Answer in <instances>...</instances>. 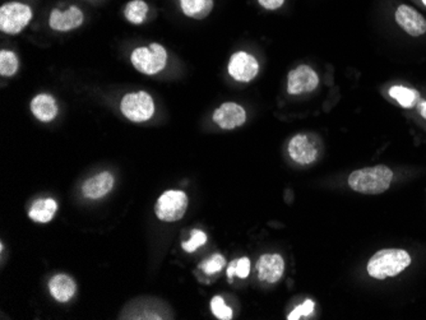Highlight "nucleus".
I'll return each instance as SVG.
<instances>
[{
	"instance_id": "5",
	"label": "nucleus",
	"mask_w": 426,
	"mask_h": 320,
	"mask_svg": "<svg viewBox=\"0 0 426 320\" xmlns=\"http://www.w3.org/2000/svg\"><path fill=\"white\" fill-rule=\"evenodd\" d=\"M32 20V9L20 1L7 3L0 8V30L8 35H18Z\"/></svg>"
},
{
	"instance_id": "17",
	"label": "nucleus",
	"mask_w": 426,
	"mask_h": 320,
	"mask_svg": "<svg viewBox=\"0 0 426 320\" xmlns=\"http://www.w3.org/2000/svg\"><path fill=\"white\" fill-rule=\"evenodd\" d=\"M58 209V204L54 199H39L33 203L28 212V216L35 223H47L53 220L54 215Z\"/></svg>"
},
{
	"instance_id": "11",
	"label": "nucleus",
	"mask_w": 426,
	"mask_h": 320,
	"mask_svg": "<svg viewBox=\"0 0 426 320\" xmlns=\"http://www.w3.org/2000/svg\"><path fill=\"white\" fill-rule=\"evenodd\" d=\"M289 153L291 158L300 165L314 162L318 156V148L314 141L307 134H297L290 141Z\"/></svg>"
},
{
	"instance_id": "1",
	"label": "nucleus",
	"mask_w": 426,
	"mask_h": 320,
	"mask_svg": "<svg viewBox=\"0 0 426 320\" xmlns=\"http://www.w3.org/2000/svg\"><path fill=\"white\" fill-rule=\"evenodd\" d=\"M394 172L387 166H374L354 171L348 177L351 189L362 194H381L389 188Z\"/></svg>"
},
{
	"instance_id": "22",
	"label": "nucleus",
	"mask_w": 426,
	"mask_h": 320,
	"mask_svg": "<svg viewBox=\"0 0 426 320\" xmlns=\"http://www.w3.org/2000/svg\"><path fill=\"white\" fill-rule=\"evenodd\" d=\"M211 309H212V313L215 314V316L221 320H229L232 318V310L231 307H227L225 304L223 297L221 296H216L213 297L211 301Z\"/></svg>"
},
{
	"instance_id": "9",
	"label": "nucleus",
	"mask_w": 426,
	"mask_h": 320,
	"mask_svg": "<svg viewBox=\"0 0 426 320\" xmlns=\"http://www.w3.org/2000/svg\"><path fill=\"white\" fill-rule=\"evenodd\" d=\"M398 26L410 36L418 37L426 32V20L421 14L410 6L402 4L397 8L394 14Z\"/></svg>"
},
{
	"instance_id": "28",
	"label": "nucleus",
	"mask_w": 426,
	"mask_h": 320,
	"mask_svg": "<svg viewBox=\"0 0 426 320\" xmlns=\"http://www.w3.org/2000/svg\"><path fill=\"white\" fill-rule=\"evenodd\" d=\"M236 271V261H231L230 263L229 268H227V277L230 278V282L232 280V277L235 275Z\"/></svg>"
},
{
	"instance_id": "10",
	"label": "nucleus",
	"mask_w": 426,
	"mask_h": 320,
	"mask_svg": "<svg viewBox=\"0 0 426 320\" xmlns=\"http://www.w3.org/2000/svg\"><path fill=\"white\" fill-rule=\"evenodd\" d=\"M247 120V112L243 106L235 102H225L213 112V122L220 128L230 131L242 126Z\"/></svg>"
},
{
	"instance_id": "7",
	"label": "nucleus",
	"mask_w": 426,
	"mask_h": 320,
	"mask_svg": "<svg viewBox=\"0 0 426 320\" xmlns=\"http://www.w3.org/2000/svg\"><path fill=\"white\" fill-rule=\"evenodd\" d=\"M258 71H259L258 61L248 52H235L230 59V76L237 82H250L252 79L256 78Z\"/></svg>"
},
{
	"instance_id": "27",
	"label": "nucleus",
	"mask_w": 426,
	"mask_h": 320,
	"mask_svg": "<svg viewBox=\"0 0 426 320\" xmlns=\"http://www.w3.org/2000/svg\"><path fill=\"white\" fill-rule=\"evenodd\" d=\"M259 4L267 11H276L281 8L285 3V0H258Z\"/></svg>"
},
{
	"instance_id": "19",
	"label": "nucleus",
	"mask_w": 426,
	"mask_h": 320,
	"mask_svg": "<svg viewBox=\"0 0 426 320\" xmlns=\"http://www.w3.org/2000/svg\"><path fill=\"white\" fill-rule=\"evenodd\" d=\"M389 95H391V97L397 100L402 107H406V109L413 107L419 100V92L403 87V85L391 87Z\"/></svg>"
},
{
	"instance_id": "14",
	"label": "nucleus",
	"mask_w": 426,
	"mask_h": 320,
	"mask_svg": "<svg viewBox=\"0 0 426 320\" xmlns=\"http://www.w3.org/2000/svg\"><path fill=\"white\" fill-rule=\"evenodd\" d=\"M114 185V177L110 172H101L96 177H90L82 186V193L85 198L99 199L110 193Z\"/></svg>"
},
{
	"instance_id": "18",
	"label": "nucleus",
	"mask_w": 426,
	"mask_h": 320,
	"mask_svg": "<svg viewBox=\"0 0 426 320\" xmlns=\"http://www.w3.org/2000/svg\"><path fill=\"white\" fill-rule=\"evenodd\" d=\"M182 12L194 20H203L213 9V0H179Z\"/></svg>"
},
{
	"instance_id": "23",
	"label": "nucleus",
	"mask_w": 426,
	"mask_h": 320,
	"mask_svg": "<svg viewBox=\"0 0 426 320\" xmlns=\"http://www.w3.org/2000/svg\"><path fill=\"white\" fill-rule=\"evenodd\" d=\"M223 267H225V258H223V255L220 254H215L213 256H211L210 259L204 261L201 264V269L203 271L204 273H207V275L218 273Z\"/></svg>"
},
{
	"instance_id": "4",
	"label": "nucleus",
	"mask_w": 426,
	"mask_h": 320,
	"mask_svg": "<svg viewBox=\"0 0 426 320\" xmlns=\"http://www.w3.org/2000/svg\"><path fill=\"white\" fill-rule=\"evenodd\" d=\"M120 110L125 118L134 123H143L153 117V98L147 92H134L125 95L120 102Z\"/></svg>"
},
{
	"instance_id": "12",
	"label": "nucleus",
	"mask_w": 426,
	"mask_h": 320,
	"mask_svg": "<svg viewBox=\"0 0 426 320\" xmlns=\"http://www.w3.org/2000/svg\"><path fill=\"white\" fill-rule=\"evenodd\" d=\"M83 23V13L79 8L73 7L66 9V12H61L59 9H54L50 18H49V25L60 32H66L74 30Z\"/></svg>"
},
{
	"instance_id": "6",
	"label": "nucleus",
	"mask_w": 426,
	"mask_h": 320,
	"mask_svg": "<svg viewBox=\"0 0 426 320\" xmlns=\"http://www.w3.org/2000/svg\"><path fill=\"white\" fill-rule=\"evenodd\" d=\"M188 208V196L180 190H167L156 203V216L165 223H175L183 218Z\"/></svg>"
},
{
	"instance_id": "13",
	"label": "nucleus",
	"mask_w": 426,
	"mask_h": 320,
	"mask_svg": "<svg viewBox=\"0 0 426 320\" xmlns=\"http://www.w3.org/2000/svg\"><path fill=\"white\" fill-rule=\"evenodd\" d=\"M256 269L262 281L275 283L281 278L285 272V261L281 255H263L256 263Z\"/></svg>"
},
{
	"instance_id": "24",
	"label": "nucleus",
	"mask_w": 426,
	"mask_h": 320,
	"mask_svg": "<svg viewBox=\"0 0 426 320\" xmlns=\"http://www.w3.org/2000/svg\"><path fill=\"white\" fill-rule=\"evenodd\" d=\"M207 242V236L201 230H193L191 231V240L183 242V249L188 253L196 251L199 247H202Z\"/></svg>"
},
{
	"instance_id": "20",
	"label": "nucleus",
	"mask_w": 426,
	"mask_h": 320,
	"mask_svg": "<svg viewBox=\"0 0 426 320\" xmlns=\"http://www.w3.org/2000/svg\"><path fill=\"white\" fill-rule=\"evenodd\" d=\"M148 12V6L143 0H131L125 7V18L134 25L143 23Z\"/></svg>"
},
{
	"instance_id": "16",
	"label": "nucleus",
	"mask_w": 426,
	"mask_h": 320,
	"mask_svg": "<svg viewBox=\"0 0 426 320\" xmlns=\"http://www.w3.org/2000/svg\"><path fill=\"white\" fill-rule=\"evenodd\" d=\"M49 290L55 300L66 302L72 299L73 295L76 294L77 286L69 275H58L49 282Z\"/></svg>"
},
{
	"instance_id": "3",
	"label": "nucleus",
	"mask_w": 426,
	"mask_h": 320,
	"mask_svg": "<svg viewBox=\"0 0 426 320\" xmlns=\"http://www.w3.org/2000/svg\"><path fill=\"white\" fill-rule=\"evenodd\" d=\"M131 64L143 74L153 76L161 72L166 66L167 52L164 46L153 42L147 47H138L131 52Z\"/></svg>"
},
{
	"instance_id": "21",
	"label": "nucleus",
	"mask_w": 426,
	"mask_h": 320,
	"mask_svg": "<svg viewBox=\"0 0 426 320\" xmlns=\"http://www.w3.org/2000/svg\"><path fill=\"white\" fill-rule=\"evenodd\" d=\"M18 58L13 52L1 50L0 52V74L3 77H12L18 71Z\"/></svg>"
},
{
	"instance_id": "15",
	"label": "nucleus",
	"mask_w": 426,
	"mask_h": 320,
	"mask_svg": "<svg viewBox=\"0 0 426 320\" xmlns=\"http://www.w3.org/2000/svg\"><path fill=\"white\" fill-rule=\"evenodd\" d=\"M31 110L35 118L39 119L40 122L49 123L58 115V105L50 95L41 93L33 98Z\"/></svg>"
},
{
	"instance_id": "2",
	"label": "nucleus",
	"mask_w": 426,
	"mask_h": 320,
	"mask_svg": "<svg viewBox=\"0 0 426 320\" xmlns=\"http://www.w3.org/2000/svg\"><path fill=\"white\" fill-rule=\"evenodd\" d=\"M411 256L402 249H384L372 256L367 263V272L373 278L386 280L400 275L410 266Z\"/></svg>"
},
{
	"instance_id": "8",
	"label": "nucleus",
	"mask_w": 426,
	"mask_h": 320,
	"mask_svg": "<svg viewBox=\"0 0 426 320\" xmlns=\"http://www.w3.org/2000/svg\"><path fill=\"white\" fill-rule=\"evenodd\" d=\"M319 78L316 73L309 66H299L291 71L288 81V92L290 95H302L314 91L318 87Z\"/></svg>"
},
{
	"instance_id": "29",
	"label": "nucleus",
	"mask_w": 426,
	"mask_h": 320,
	"mask_svg": "<svg viewBox=\"0 0 426 320\" xmlns=\"http://www.w3.org/2000/svg\"><path fill=\"white\" fill-rule=\"evenodd\" d=\"M420 114H421V117H422V118L426 119V101L420 102Z\"/></svg>"
},
{
	"instance_id": "30",
	"label": "nucleus",
	"mask_w": 426,
	"mask_h": 320,
	"mask_svg": "<svg viewBox=\"0 0 426 320\" xmlns=\"http://www.w3.org/2000/svg\"><path fill=\"white\" fill-rule=\"evenodd\" d=\"M422 3H424V4L426 6V0H422Z\"/></svg>"
},
{
	"instance_id": "26",
	"label": "nucleus",
	"mask_w": 426,
	"mask_h": 320,
	"mask_svg": "<svg viewBox=\"0 0 426 320\" xmlns=\"http://www.w3.org/2000/svg\"><path fill=\"white\" fill-rule=\"evenodd\" d=\"M250 261L248 258H240L236 261L235 275L240 278H247L249 275Z\"/></svg>"
},
{
	"instance_id": "25",
	"label": "nucleus",
	"mask_w": 426,
	"mask_h": 320,
	"mask_svg": "<svg viewBox=\"0 0 426 320\" xmlns=\"http://www.w3.org/2000/svg\"><path fill=\"white\" fill-rule=\"evenodd\" d=\"M313 312H314V302L312 300H307L305 302H302V305H299V307H296L292 313H290L288 319H300L302 316H308V315H310Z\"/></svg>"
}]
</instances>
